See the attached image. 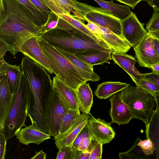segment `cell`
<instances>
[{"label": "cell", "instance_id": "1", "mask_svg": "<svg viewBox=\"0 0 159 159\" xmlns=\"http://www.w3.org/2000/svg\"><path fill=\"white\" fill-rule=\"evenodd\" d=\"M31 12L17 0H0V42L13 55L23 44L43 33Z\"/></svg>", "mask_w": 159, "mask_h": 159}, {"label": "cell", "instance_id": "2", "mask_svg": "<svg viewBox=\"0 0 159 159\" xmlns=\"http://www.w3.org/2000/svg\"><path fill=\"white\" fill-rule=\"evenodd\" d=\"M31 91L29 113L32 116H44L46 103L52 89V81L47 71L41 66L24 57L20 65Z\"/></svg>", "mask_w": 159, "mask_h": 159}, {"label": "cell", "instance_id": "3", "mask_svg": "<svg viewBox=\"0 0 159 159\" xmlns=\"http://www.w3.org/2000/svg\"><path fill=\"white\" fill-rule=\"evenodd\" d=\"M37 38L53 73L68 86L76 90L80 85L87 81H97L100 80L98 75L86 73L78 69L56 48L41 36Z\"/></svg>", "mask_w": 159, "mask_h": 159}, {"label": "cell", "instance_id": "4", "mask_svg": "<svg viewBox=\"0 0 159 159\" xmlns=\"http://www.w3.org/2000/svg\"><path fill=\"white\" fill-rule=\"evenodd\" d=\"M69 24V30L52 29L40 36L54 47L73 54L90 50L110 52L112 53L110 49Z\"/></svg>", "mask_w": 159, "mask_h": 159}, {"label": "cell", "instance_id": "5", "mask_svg": "<svg viewBox=\"0 0 159 159\" xmlns=\"http://www.w3.org/2000/svg\"><path fill=\"white\" fill-rule=\"evenodd\" d=\"M30 89L24 72L21 70L20 81L13 102L3 128L0 130L7 140L16 136L25 123L30 107Z\"/></svg>", "mask_w": 159, "mask_h": 159}, {"label": "cell", "instance_id": "6", "mask_svg": "<svg viewBox=\"0 0 159 159\" xmlns=\"http://www.w3.org/2000/svg\"><path fill=\"white\" fill-rule=\"evenodd\" d=\"M120 93L134 118L142 120L146 125L156 107L154 96L131 85L121 90Z\"/></svg>", "mask_w": 159, "mask_h": 159}, {"label": "cell", "instance_id": "7", "mask_svg": "<svg viewBox=\"0 0 159 159\" xmlns=\"http://www.w3.org/2000/svg\"><path fill=\"white\" fill-rule=\"evenodd\" d=\"M68 109L59 92L52 86L45 105L44 117L49 134L55 136L59 134L62 119Z\"/></svg>", "mask_w": 159, "mask_h": 159}, {"label": "cell", "instance_id": "8", "mask_svg": "<svg viewBox=\"0 0 159 159\" xmlns=\"http://www.w3.org/2000/svg\"><path fill=\"white\" fill-rule=\"evenodd\" d=\"M50 10L57 15L70 14L81 21H85L86 14L94 10L93 7L77 0H40Z\"/></svg>", "mask_w": 159, "mask_h": 159}, {"label": "cell", "instance_id": "9", "mask_svg": "<svg viewBox=\"0 0 159 159\" xmlns=\"http://www.w3.org/2000/svg\"><path fill=\"white\" fill-rule=\"evenodd\" d=\"M133 48L140 66L150 69L151 66L159 64V56L154 46V38L149 33Z\"/></svg>", "mask_w": 159, "mask_h": 159}, {"label": "cell", "instance_id": "10", "mask_svg": "<svg viewBox=\"0 0 159 159\" xmlns=\"http://www.w3.org/2000/svg\"><path fill=\"white\" fill-rule=\"evenodd\" d=\"M121 22L123 36L133 47L149 34L133 12Z\"/></svg>", "mask_w": 159, "mask_h": 159}, {"label": "cell", "instance_id": "11", "mask_svg": "<svg viewBox=\"0 0 159 159\" xmlns=\"http://www.w3.org/2000/svg\"><path fill=\"white\" fill-rule=\"evenodd\" d=\"M112 123H108L100 118L91 116L88 119L89 131L92 139L103 145L109 143L115 136L116 133L111 126Z\"/></svg>", "mask_w": 159, "mask_h": 159}, {"label": "cell", "instance_id": "12", "mask_svg": "<svg viewBox=\"0 0 159 159\" xmlns=\"http://www.w3.org/2000/svg\"><path fill=\"white\" fill-rule=\"evenodd\" d=\"M85 18L86 21L108 29L125 39L122 34L121 20L101 9L99 10H93L88 12L85 16Z\"/></svg>", "mask_w": 159, "mask_h": 159}, {"label": "cell", "instance_id": "13", "mask_svg": "<svg viewBox=\"0 0 159 159\" xmlns=\"http://www.w3.org/2000/svg\"><path fill=\"white\" fill-rule=\"evenodd\" d=\"M20 52L25 57L41 66L50 74L53 73V69L38 42L37 37L32 38L26 41L22 47Z\"/></svg>", "mask_w": 159, "mask_h": 159}, {"label": "cell", "instance_id": "14", "mask_svg": "<svg viewBox=\"0 0 159 159\" xmlns=\"http://www.w3.org/2000/svg\"><path fill=\"white\" fill-rule=\"evenodd\" d=\"M89 115L82 113L67 130L54 137L55 144L58 150L66 147L72 146L79 133L87 123Z\"/></svg>", "mask_w": 159, "mask_h": 159}, {"label": "cell", "instance_id": "15", "mask_svg": "<svg viewBox=\"0 0 159 159\" xmlns=\"http://www.w3.org/2000/svg\"><path fill=\"white\" fill-rule=\"evenodd\" d=\"M109 100L111 103L109 113L111 122L116 123L119 125L128 124L134 117L122 100L120 92L112 95Z\"/></svg>", "mask_w": 159, "mask_h": 159}, {"label": "cell", "instance_id": "16", "mask_svg": "<svg viewBox=\"0 0 159 159\" xmlns=\"http://www.w3.org/2000/svg\"><path fill=\"white\" fill-rule=\"evenodd\" d=\"M111 58L114 63L125 70L131 78L136 86L138 85L140 80L148 73H141L135 67L137 61L135 57L125 53H112Z\"/></svg>", "mask_w": 159, "mask_h": 159}, {"label": "cell", "instance_id": "17", "mask_svg": "<svg viewBox=\"0 0 159 159\" xmlns=\"http://www.w3.org/2000/svg\"><path fill=\"white\" fill-rule=\"evenodd\" d=\"M14 94L10 91L6 76L0 77V130L12 106Z\"/></svg>", "mask_w": 159, "mask_h": 159}, {"label": "cell", "instance_id": "18", "mask_svg": "<svg viewBox=\"0 0 159 159\" xmlns=\"http://www.w3.org/2000/svg\"><path fill=\"white\" fill-rule=\"evenodd\" d=\"M16 136L19 142L27 146L30 143L39 145L45 140L51 138L49 134L32 123L31 125L21 129Z\"/></svg>", "mask_w": 159, "mask_h": 159}, {"label": "cell", "instance_id": "19", "mask_svg": "<svg viewBox=\"0 0 159 159\" xmlns=\"http://www.w3.org/2000/svg\"><path fill=\"white\" fill-rule=\"evenodd\" d=\"M52 81V86L59 92L67 108L80 110L76 90L66 85L56 76L53 77Z\"/></svg>", "mask_w": 159, "mask_h": 159}, {"label": "cell", "instance_id": "20", "mask_svg": "<svg viewBox=\"0 0 159 159\" xmlns=\"http://www.w3.org/2000/svg\"><path fill=\"white\" fill-rule=\"evenodd\" d=\"M99 26L101 30L102 34L99 36L107 44L111 51L112 54L125 53L129 51L132 46L127 40L115 34L109 29Z\"/></svg>", "mask_w": 159, "mask_h": 159}, {"label": "cell", "instance_id": "21", "mask_svg": "<svg viewBox=\"0 0 159 159\" xmlns=\"http://www.w3.org/2000/svg\"><path fill=\"white\" fill-rule=\"evenodd\" d=\"M111 53L110 52L90 50L80 52L74 55L81 60L93 66L108 63Z\"/></svg>", "mask_w": 159, "mask_h": 159}, {"label": "cell", "instance_id": "22", "mask_svg": "<svg viewBox=\"0 0 159 159\" xmlns=\"http://www.w3.org/2000/svg\"><path fill=\"white\" fill-rule=\"evenodd\" d=\"M145 126L146 135H148L153 142L156 158L159 159V114L156 106L148 122Z\"/></svg>", "mask_w": 159, "mask_h": 159}, {"label": "cell", "instance_id": "23", "mask_svg": "<svg viewBox=\"0 0 159 159\" xmlns=\"http://www.w3.org/2000/svg\"><path fill=\"white\" fill-rule=\"evenodd\" d=\"M130 85L120 81H106L98 84L94 92L95 95L98 98L105 99L120 92Z\"/></svg>", "mask_w": 159, "mask_h": 159}, {"label": "cell", "instance_id": "24", "mask_svg": "<svg viewBox=\"0 0 159 159\" xmlns=\"http://www.w3.org/2000/svg\"><path fill=\"white\" fill-rule=\"evenodd\" d=\"M100 6V8L108 14L118 18L121 21L126 18L132 13L129 6L114 3L113 0H93Z\"/></svg>", "mask_w": 159, "mask_h": 159}, {"label": "cell", "instance_id": "25", "mask_svg": "<svg viewBox=\"0 0 159 159\" xmlns=\"http://www.w3.org/2000/svg\"><path fill=\"white\" fill-rule=\"evenodd\" d=\"M80 110L82 113L91 115L90 111L93 102V96L89 83L80 85L76 90Z\"/></svg>", "mask_w": 159, "mask_h": 159}, {"label": "cell", "instance_id": "26", "mask_svg": "<svg viewBox=\"0 0 159 159\" xmlns=\"http://www.w3.org/2000/svg\"><path fill=\"white\" fill-rule=\"evenodd\" d=\"M21 70L20 66L9 64L5 73L11 92L15 94L17 92L20 81Z\"/></svg>", "mask_w": 159, "mask_h": 159}, {"label": "cell", "instance_id": "27", "mask_svg": "<svg viewBox=\"0 0 159 159\" xmlns=\"http://www.w3.org/2000/svg\"><path fill=\"white\" fill-rule=\"evenodd\" d=\"M17 0L31 12L39 25L42 26L46 23L48 15L45 12L36 7L29 0Z\"/></svg>", "mask_w": 159, "mask_h": 159}, {"label": "cell", "instance_id": "28", "mask_svg": "<svg viewBox=\"0 0 159 159\" xmlns=\"http://www.w3.org/2000/svg\"><path fill=\"white\" fill-rule=\"evenodd\" d=\"M80 110L69 109L63 117L60 126L59 134L67 130L81 115Z\"/></svg>", "mask_w": 159, "mask_h": 159}, {"label": "cell", "instance_id": "29", "mask_svg": "<svg viewBox=\"0 0 159 159\" xmlns=\"http://www.w3.org/2000/svg\"><path fill=\"white\" fill-rule=\"evenodd\" d=\"M56 48L74 65L82 71L94 75H98L94 71L93 66L81 60L74 54L67 53L60 49Z\"/></svg>", "mask_w": 159, "mask_h": 159}, {"label": "cell", "instance_id": "30", "mask_svg": "<svg viewBox=\"0 0 159 159\" xmlns=\"http://www.w3.org/2000/svg\"><path fill=\"white\" fill-rule=\"evenodd\" d=\"M139 137H138L136 139L131 148L128 151L119 153V155L120 159L146 158L143 157V155H141L140 154L142 152H143L142 151L140 152V150H141L139 151L138 150L137 143L139 142Z\"/></svg>", "mask_w": 159, "mask_h": 159}, {"label": "cell", "instance_id": "31", "mask_svg": "<svg viewBox=\"0 0 159 159\" xmlns=\"http://www.w3.org/2000/svg\"><path fill=\"white\" fill-rule=\"evenodd\" d=\"M136 87L139 89L154 96L159 92L158 88L152 82L148 80L145 76L140 80L138 85Z\"/></svg>", "mask_w": 159, "mask_h": 159}, {"label": "cell", "instance_id": "32", "mask_svg": "<svg viewBox=\"0 0 159 159\" xmlns=\"http://www.w3.org/2000/svg\"><path fill=\"white\" fill-rule=\"evenodd\" d=\"M147 139L141 140L140 138L137 143L143 154L146 156H152L154 152L155 147L152 141L147 135Z\"/></svg>", "mask_w": 159, "mask_h": 159}, {"label": "cell", "instance_id": "33", "mask_svg": "<svg viewBox=\"0 0 159 159\" xmlns=\"http://www.w3.org/2000/svg\"><path fill=\"white\" fill-rule=\"evenodd\" d=\"M146 27L148 32L159 30V11H154Z\"/></svg>", "mask_w": 159, "mask_h": 159}, {"label": "cell", "instance_id": "34", "mask_svg": "<svg viewBox=\"0 0 159 159\" xmlns=\"http://www.w3.org/2000/svg\"><path fill=\"white\" fill-rule=\"evenodd\" d=\"M90 136L88 123L82 129L74 140L71 146L75 151L77 150L81 142L86 137Z\"/></svg>", "mask_w": 159, "mask_h": 159}, {"label": "cell", "instance_id": "35", "mask_svg": "<svg viewBox=\"0 0 159 159\" xmlns=\"http://www.w3.org/2000/svg\"><path fill=\"white\" fill-rule=\"evenodd\" d=\"M59 150L56 159H74L75 151L71 147H66Z\"/></svg>", "mask_w": 159, "mask_h": 159}, {"label": "cell", "instance_id": "36", "mask_svg": "<svg viewBox=\"0 0 159 159\" xmlns=\"http://www.w3.org/2000/svg\"><path fill=\"white\" fill-rule=\"evenodd\" d=\"M102 143L94 140L93 147L90 152L88 159H101L102 153Z\"/></svg>", "mask_w": 159, "mask_h": 159}, {"label": "cell", "instance_id": "37", "mask_svg": "<svg viewBox=\"0 0 159 159\" xmlns=\"http://www.w3.org/2000/svg\"><path fill=\"white\" fill-rule=\"evenodd\" d=\"M7 141L3 134L0 132V159H4L6 152Z\"/></svg>", "mask_w": 159, "mask_h": 159}, {"label": "cell", "instance_id": "38", "mask_svg": "<svg viewBox=\"0 0 159 159\" xmlns=\"http://www.w3.org/2000/svg\"><path fill=\"white\" fill-rule=\"evenodd\" d=\"M88 22V24H84V25L92 33L98 36L102 34L101 30L99 26L92 22Z\"/></svg>", "mask_w": 159, "mask_h": 159}, {"label": "cell", "instance_id": "39", "mask_svg": "<svg viewBox=\"0 0 159 159\" xmlns=\"http://www.w3.org/2000/svg\"><path fill=\"white\" fill-rule=\"evenodd\" d=\"M32 3L40 10L45 12L48 15L50 13V10L40 0H29Z\"/></svg>", "mask_w": 159, "mask_h": 159}, {"label": "cell", "instance_id": "40", "mask_svg": "<svg viewBox=\"0 0 159 159\" xmlns=\"http://www.w3.org/2000/svg\"><path fill=\"white\" fill-rule=\"evenodd\" d=\"M89 154L90 152L88 150H77L75 151L74 159H88Z\"/></svg>", "mask_w": 159, "mask_h": 159}, {"label": "cell", "instance_id": "41", "mask_svg": "<svg viewBox=\"0 0 159 159\" xmlns=\"http://www.w3.org/2000/svg\"><path fill=\"white\" fill-rule=\"evenodd\" d=\"M145 77L154 84L159 89V75L151 72L148 73L145 75Z\"/></svg>", "mask_w": 159, "mask_h": 159}, {"label": "cell", "instance_id": "42", "mask_svg": "<svg viewBox=\"0 0 159 159\" xmlns=\"http://www.w3.org/2000/svg\"><path fill=\"white\" fill-rule=\"evenodd\" d=\"M134 9L140 2L145 0H116Z\"/></svg>", "mask_w": 159, "mask_h": 159}, {"label": "cell", "instance_id": "43", "mask_svg": "<svg viewBox=\"0 0 159 159\" xmlns=\"http://www.w3.org/2000/svg\"><path fill=\"white\" fill-rule=\"evenodd\" d=\"M146 1L154 11H159V0H146Z\"/></svg>", "mask_w": 159, "mask_h": 159}, {"label": "cell", "instance_id": "44", "mask_svg": "<svg viewBox=\"0 0 159 159\" xmlns=\"http://www.w3.org/2000/svg\"><path fill=\"white\" fill-rule=\"evenodd\" d=\"M47 158V155L46 152H43L42 149L39 152H36L35 155L31 159H46Z\"/></svg>", "mask_w": 159, "mask_h": 159}, {"label": "cell", "instance_id": "45", "mask_svg": "<svg viewBox=\"0 0 159 159\" xmlns=\"http://www.w3.org/2000/svg\"><path fill=\"white\" fill-rule=\"evenodd\" d=\"M0 59L4 58L6 52L8 51V49L5 45L0 42Z\"/></svg>", "mask_w": 159, "mask_h": 159}, {"label": "cell", "instance_id": "46", "mask_svg": "<svg viewBox=\"0 0 159 159\" xmlns=\"http://www.w3.org/2000/svg\"><path fill=\"white\" fill-rule=\"evenodd\" d=\"M150 69L152 70V73L159 75V64L151 66Z\"/></svg>", "mask_w": 159, "mask_h": 159}, {"label": "cell", "instance_id": "47", "mask_svg": "<svg viewBox=\"0 0 159 159\" xmlns=\"http://www.w3.org/2000/svg\"><path fill=\"white\" fill-rule=\"evenodd\" d=\"M154 42L155 49L159 56V40L154 38Z\"/></svg>", "mask_w": 159, "mask_h": 159}, {"label": "cell", "instance_id": "48", "mask_svg": "<svg viewBox=\"0 0 159 159\" xmlns=\"http://www.w3.org/2000/svg\"><path fill=\"white\" fill-rule=\"evenodd\" d=\"M149 33L152 37L159 40V30L152 31Z\"/></svg>", "mask_w": 159, "mask_h": 159}, {"label": "cell", "instance_id": "49", "mask_svg": "<svg viewBox=\"0 0 159 159\" xmlns=\"http://www.w3.org/2000/svg\"><path fill=\"white\" fill-rule=\"evenodd\" d=\"M154 96L159 106V92L156 93L154 95Z\"/></svg>", "mask_w": 159, "mask_h": 159}, {"label": "cell", "instance_id": "50", "mask_svg": "<svg viewBox=\"0 0 159 159\" xmlns=\"http://www.w3.org/2000/svg\"><path fill=\"white\" fill-rule=\"evenodd\" d=\"M156 106L157 107L158 110V113L159 114V106H158L157 103L156 101Z\"/></svg>", "mask_w": 159, "mask_h": 159}]
</instances>
